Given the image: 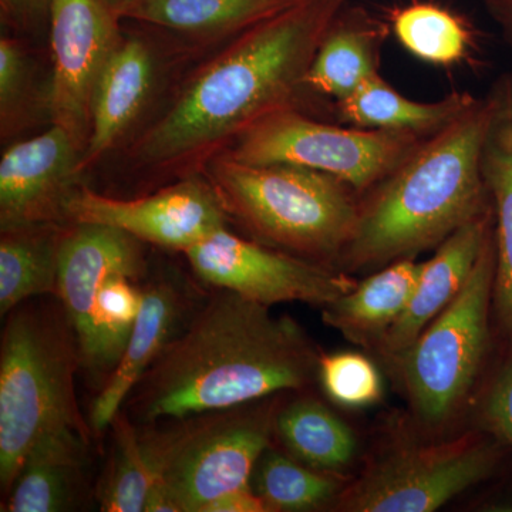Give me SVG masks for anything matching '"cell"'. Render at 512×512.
<instances>
[{"mask_svg":"<svg viewBox=\"0 0 512 512\" xmlns=\"http://www.w3.org/2000/svg\"><path fill=\"white\" fill-rule=\"evenodd\" d=\"M202 512H268V508L251 485L215 498Z\"/></svg>","mask_w":512,"mask_h":512,"instance_id":"cell-33","label":"cell"},{"mask_svg":"<svg viewBox=\"0 0 512 512\" xmlns=\"http://www.w3.org/2000/svg\"><path fill=\"white\" fill-rule=\"evenodd\" d=\"M501 441L490 433L463 434L434 444L387 450L350 481L336 511L431 512L491 476Z\"/></svg>","mask_w":512,"mask_h":512,"instance_id":"cell-9","label":"cell"},{"mask_svg":"<svg viewBox=\"0 0 512 512\" xmlns=\"http://www.w3.org/2000/svg\"><path fill=\"white\" fill-rule=\"evenodd\" d=\"M494 278L493 225L466 285L396 366L414 416L431 430L456 419L480 375L490 339Z\"/></svg>","mask_w":512,"mask_h":512,"instance_id":"cell-7","label":"cell"},{"mask_svg":"<svg viewBox=\"0 0 512 512\" xmlns=\"http://www.w3.org/2000/svg\"><path fill=\"white\" fill-rule=\"evenodd\" d=\"M493 225V207H490L444 239L436 254L421 264L412 298L376 348L384 362L396 369L424 329L457 298L477 264Z\"/></svg>","mask_w":512,"mask_h":512,"instance_id":"cell-16","label":"cell"},{"mask_svg":"<svg viewBox=\"0 0 512 512\" xmlns=\"http://www.w3.org/2000/svg\"><path fill=\"white\" fill-rule=\"evenodd\" d=\"M148 268L144 242L133 235L107 225H66L60 244L56 298L79 338L82 362L92 348L93 309L101 285L114 274L143 281Z\"/></svg>","mask_w":512,"mask_h":512,"instance_id":"cell-15","label":"cell"},{"mask_svg":"<svg viewBox=\"0 0 512 512\" xmlns=\"http://www.w3.org/2000/svg\"><path fill=\"white\" fill-rule=\"evenodd\" d=\"M113 446L94 498L103 512H144L157 474L144 453L140 429L124 410L110 424Z\"/></svg>","mask_w":512,"mask_h":512,"instance_id":"cell-27","label":"cell"},{"mask_svg":"<svg viewBox=\"0 0 512 512\" xmlns=\"http://www.w3.org/2000/svg\"><path fill=\"white\" fill-rule=\"evenodd\" d=\"M120 19L130 18L134 12L146 0H101Z\"/></svg>","mask_w":512,"mask_h":512,"instance_id":"cell-36","label":"cell"},{"mask_svg":"<svg viewBox=\"0 0 512 512\" xmlns=\"http://www.w3.org/2000/svg\"><path fill=\"white\" fill-rule=\"evenodd\" d=\"M211 289V288H210ZM322 353L291 316L212 288L123 409L137 426L227 409L318 382Z\"/></svg>","mask_w":512,"mask_h":512,"instance_id":"cell-1","label":"cell"},{"mask_svg":"<svg viewBox=\"0 0 512 512\" xmlns=\"http://www.w3.org/2000/svg\"><path fill=\"white\" fill-rule=\"evenodd\" d=\"M92 440L74 433L37 443L3 498L2 511L67 512L83 510L92 497L89 453Z\"/></svg>","mask_w":512,"mask_h":512,"instance_id":"cell-17","label":"cell"},{"mask_svg":"<svg viewBox=\"0 0 512 512\" xmlns=\"http://www.w3.org/2000/svg\"><path fill=\"white\" fill-rule=\"evenodd\" d=\"M298 0H146L130 18L195 37L239 35Z\"/></svg>","mask_w":512,"mask_h":512,"instance_id":"cell-25","label":"cell"},{"mask_svg":"<svg viewBox=\"0 0 512 512\" xmlns=\"http://www.w3.org/2000/svg\"><path fill=\"white\" fill-rule=\"evenodd\" d=\"M349 0H298L239 33L131 148L138 167L194 174L256 121L296 107L330 23Z\"/></svg>","mask_w":512,"mask_h":512,"instance_id":"cell-2","label":"cell"},{"mask_svg":"<svg viewBox=\"0 0 512 512\" xmlns=\"http://www.w3.org/2000/svg\"><path fill=\"white\" fill-rule=\"evenodd\" d=\"M0 338V490L9 494L40 441L74 431L93 439L76 396L82 349L56 296L20 303Z\"/></svg>","mask_w":512,"mask_h":512,"instance_id":"cell-4","label":"cell"},{"mask_svg":"<svg viewBox=\"0 0 512 512\" xmlns=\"http://www.w3.org/2000/svg\"><path fill=\"white\" fill-rule=\"evenodd\" d=\"M491 119L483 146V175L494 215L493 306L512 339V70L487 94Z\"/></svg>","mask_w":512,"mask_h":512,"instance_id":"cell-18","label":"cell"},{"mask_svg":"<svg viewBox=\"0 0 512 512\" xmlns=\"http://www.w3.org/2000/svg\"><path fill=\"white\" fill-rule=\"evenodd\" d=\"M421 264L400 259L373 271L352 291L323 306V322L349 342L376 349L412 298Z\"/></svg>","mask_w":512,"mask_h":512,"instance_id":"cell-21","label":"cell"},{"mask_svg":"<svg viewBox=\"0 0 512 512\" xmlns=\"http://www.w3.org/2000/svg\"><path fill=\"white\" fill-rule=\"evenodd\" d=\"M204 168L229 220L254 241L338 268L359 212L349 185L311 168L239 163L225 153Z\"/></svg>","mask_w":512,"mask_h":512,"instance_id":"cell-5","label":"cell"},{"mask_svg":"<svg viewBox=\"0 0 512 512\" xmlns=\"http://www.w3.org/2000/svg\"><path fill=\"white\" fill-rule=\"evenodd\" d=\"M198 282V279L194 281L174 269L151 272L148 268L141 281L140 313L126 352L113 375L97 392L90 409L89 421L94 437H100L109 429L138 379L183 330L192 313L204 301L207 292L202 291Z\"/></svg>","mask_w":512,"mask_h":512,"instance_id":"cell-14","label":"cell"},{"mask_svg":"<svg viewBox=\"0 0 512 512\" xmlns=\"http://www.w3.org/2000/svg\"><path fill=\"white\" fill-rule=\"evenodd\" d=\"M192 274L210 288L227 289L272 308L301 302L326 306L357 285L348 272L316 264L232 234L215 232L184 252Z\"/></svg>","mask_w":512,"mask_h":512,"instance_id":"cell-10","label":"cell"},{"mask_svg":"<svg viewBox=\"0 0 512 512\" xmlns=\"http://www.w3.org/2000/svg\"><path fill=\"white\" fill-rule=\"evenodd\" d=\"M302 393H288L279 404L274 443L306 466L346 476L357 456L355 431L325 403Z\"/></svg>","mask_w":512,"mask_h":512,"instance_id":"cell-23","label":"cell"},{"mask_svg":"<svg viewBox=\"0 0 512 512\" xmlns=\"http://www.w3.org/2000/svg\"><path fill=\"white\" fill-rule=\"evenodd\" d=\"M50 0H0L2 18L20 29L39 25L49 16Z\"/></svg>","mask_w":512,"mask_h":512,"instance_id":"cell-32","label":"cell"},{"mask_svg":"<svg viewBox=\"0 0 512 512\" xmlns=\"http://www.w3.org/2000/svg\"><path fill=\"white\" fill-rule=\"evenodd\" d=\"M144 512H180L173 494L158 480V477L153 488H151L150 494H148Z\"/></svg>","mask_w":512,"mask_h":512,"instance_id":"cell-34","label":"cell"},{"mask_svg":"<svg viewBox=\"0 0 512 512\" xmlns=\"http://www.w3.org/2000/svg\"><path fill=\"white\" fill-rule=\"evenodd\" d=\"M477 100L470 93L448 94L436 101L412 100L377 74L346 99L335 101V114L338 123L346 126L429 138L463 116Z\"/></svg>","mask_w":512,"mask_h":512,"instance_id":"cell-22","label":"cell"},{"mask_svg":"<svg viewBox=\"0 0 512 512\" xmlns=\"http://www.w3.org/2000/svg\"><path fill=\"white\" fill-rule=\"evenodd\" d=\"M156 59L144 40L123 37L101 73L92 107V124L79 173L99 163L137 119L150 96Z\"/></svg>","mask_w":512,"mask_h":512,"instance_id":"cell-19","label":"cell"},{"mask_svg":"<svg viewBox=\"0 0 512 512\" xmlns=\"http://www.w3.org/2000/svg\"><path fill=\"white\" fill-rule=\"evenodd\" d=\"M508 46L512 47V0H484Z\"/></svg>","mask_w":512,"mask_h":512,"instance_id":"cell-35","label":"cell"},{"mask_svg":"<svg viewBox=\"0 0 512 512\" xmlns=\"http://www.w3.org/2000/svg\"><path fill=\"white\" fill-rule=\"evenodd\" d=\"M49 19L47 111L52 124L69 130L86 147L97 83L123 40L121 19L101 0H50Z\"/></svg>","mask_w":512,"mask_h":512,"instance_id":"cell-12","label":"cell"},{"mask_svg":"<svg viewBox=\"0 0 512 512\" xmlns=\"http://www.w3.org/2000/svg\"><path fill=\"white\" fill-rule=\"evenodd\" d=\"M390 26L407 52L437 66L461 62L473 43L471 30L463 20L430 2H414L394 10Z\"/></svg>","mask_w":512,"mask_h":512,"instance_id":"cell-28","label":"cell"},{"mask_svg":"<svg viewBox=\"0 0 512 512\" xmlns=\"http://www.w3.org/2000/svg\"><path fill=\"white\" fill-rule=\"evenodd\" d=\"M349 483L348 476L306 466L272 443L252 474L251 485L268 512L316 511L333 507Z\"/></svg>","mask_w":512,"mask_h":512,"instance_id":"cell-26","label":"cell"},{"mask_svg":"<svg viewBox=\"0 0 512 512\" xmlns=\"http://www.w3.org/2000/svg\"><path fill=\"white\" fill-rule=\"evenodd\" d=\"M318 382L333 403L346 409L373 406L383 397L379 369L362 353H322Z\"/></svg>","mask_w":512,"mask_h":512,"instance_id":"cell-29","label":"cell"},{"mask_svg":"<svg viewBox=\"0 0 512 512\" xmlns=\"http://www.w3.org/2000/svg\"><path fill=\"white\" fill-rule=\"evenodd\" d=\"M490 119V97H481L360 195L355 231L338 268L352 275L416 259L487 211L481 160Z\"/></svg>","mask_w":512,"mask_h":512,"instance_id":"cell-3","label":"cell"},{"mask_svg":"<svg viewBox=\"0 0 512 512\" xmlns=\"http://www.w3.org/2000/svg\"><path fill=\"white\" fill-rule=\"evenodd\" d=\"M286 394L138 426L144 453L180 512H202L215 498L251 487Z\"/></svg>","mask_w":512,"mask_h":512,"instance_id":"cell-6","label":"cell"},{"mask_svg":"<svg viewBox=\"0 0 512 512\" xmlns=\"http://www.w3.org/2000/svg\"><path fill=\"white\" fill-rule=\"evenodd\" d=\"M67 224L6 229L0 237V316L39 296H56Z\"/></svg>","mask_w":512,"mask_h":512,"instance_id":"cell-24","label":"cell"},{"mask_svg":"<svg viewBox=\"0 0 512 512\" xmlns=\"http://www.w3.org/2000/svg\"><path fill=\"white\" fill-rule=\"evenodd\" d=\"M389 25L360 6H345L326 30L306 73V90L346 99L379 73Z\"/></svg>","mask_w":512,"mask_h":512,"instance_id":"cell-20","label":"cell"},{"mask_svg":"<svg viewBox=\"0 0 512 512\" xmlns=\"http://www.w3.org/2000/svg\"><path fill=\"white\" fill-rule=\"evenodd\" d=\"M29 90L28 59L18 40L0 39V120L6 133L18 124Z\"/></svg>","mask_w":512,"mask_h":512,"instance_id":"cell-30","label":"cell"},{"mask_svg":"<svg viewBox=\"0 0 512 512\" xmlns=\"http://www.w3.org/2000/svg\"><path fill=\"white\" fill-rule=\"evenodd\" d=\"M64 217L67 224L107 225L181 254L227 228L229 221L208 178L195 174L138 198H114L79 184L66 202Z\"/></svg>","mask_w":512,"mask_h":512,"instance_id":"cell-11","label":"cell"},{"mask_svg":"<svg viewBox=\"0 0 512 512\" xmlns=\"http://www.w3.org/2000/svg\"><path fill=\"white\" fill-rule=\"evenodd\" d=\"M427 138L311 119L298 107L268 114L222 153L239 163L293 164L338 178L357 194L392 173Z\"/></svg>","mask_w":512,"mask_h":512,"instance_id":"cell-8","label":"cell"},{"mask_svg":"<svg viewBox=\"0 0 512 512\" xmlns=\"http://www.w3.org/2000/svg\"><path fill=\"white\" fill-rule=\"evenodd\" d=\"M484 431L512 446V357L501 366L480 403Z\"/></svg>","mask_w":512,"mask_h":512,"instance_id":"cell-31","label":"cell"},{"mask_svg":"<svg viewBox=\"0 0 512 512\" xmlns=\"http://www.w3.org/2000/svg\"><path fill=\"white\" fill-rule=\"evenodd\" d=\"M83 144L62 126L13 144L0 160V231L67 224L64 207L79 185Z\"/></svg>","mask_w":512,"mask_h":512,"instance_id":"cell-13","label":"cell"}]
</instances>
